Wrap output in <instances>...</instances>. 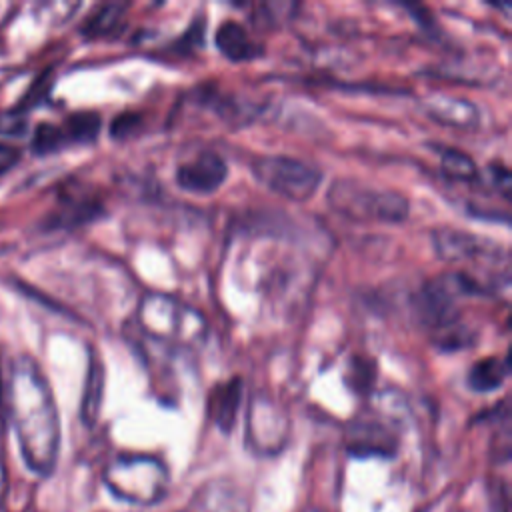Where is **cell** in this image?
Here are the masks:
<instances>
[{
  "mask_svg": "<svg viewBox=\"0 0 512 512\" xmlns=\"http://www.w3.org/2000/svg\"><path fill=\"white\" fill-rule=\"evenodd\" d=\"M0 402H2V376H0Z\"/></svg>",
  "mask_w": 512,
  "mask_h": 512,
  "instance_id": "24",
  "label": "cell"
},
{
  "mask_svg": "<svg viewBox=\"0 0 512 512\" xmlns=\"http://www.w3.org/2000/svg\"><path fill=\"white\" fill-rule=\"evenodd\" d=\"M10 398L24 464L38 476H50L60 448L58 410L46 380L28 358L14 366Z\"/></svg>",
  "mask_w": 512,
  "mask_h": 512,
  "instance_id": "1",
  "label": "cell"
},
{
  "mask_svg": "<svg viewBox=\"0 0 512 512\" xmlns=\"http://www.w3.org/2000/svg\"><path fill=\"white\" fill-rule=\"evenodd\" d=\"M440 166H442V172L450 180L476 182L480 178V172H478V166L474 164V160L468 154H464L462 150H456V148H448V150L442 152Z\"/></svg>",
  "mask_w": 512,
  "mask_h": 512,
  "instance_id": "16",
  "label": "cell"
},
{
  "mask_svg": "<svg viewBox=\"0 0 512 512\" xmlns=\"http://www.w3.org/2000/svg\"><path fill=\"white\" fill-rule=\"evenodd\" d=\"M4 492H6V472H4V466L0 462V500H2Z\"/></svg>",
  "mask_w": 512,
  "mask_h": 512,
  "instance_id": "23",
  "label": "cell"
},
{
  "mask_svg": "<svg viewBox=\"0 0 512 512\" xmlns=\"http://www.w3.org/2000/svg\"><path fill=\"white\" fill-rule=\"evenodd\" d=\"M508 360L488 356L478 360L468 372V386L474 392H492L502 386L508 376Z\"/></svg>",
  "mask_w": 512,
  "mask_h": 512,
  "instance_id": "13",
  "label": "cell"
},
{
  "mask_svg": "<svg viewBox=\"0 0 512 512\" xmlns=\"http://www.w3.org/2000/svg\"><path fill=\"white\" fill-rule=\"evenodd\" d=\"M64 146H68V142H66V136H64V130L60 124L42 122L36 126V130L32 134V150L36 154H50Z\"/></svg>",
  "mask_w": 512,
  "mask_h": 512,
  "instance_id": "17",
  "label": "cell"
},
{
  "mask_svg": "<svg viewBox=\"0 0 512 512\" xmlns=\"http://www.w3.org/2000/svg\"><path fill=\"white\" fill-rule=\"evenodd\" d=\"M100 122L96 112H74L60 126L68 144H90L100 132Z\"/></svg>",
  "mask_w": 512,
  "mask_h": 512,
  "instance_id": "14",
  "label": "cell"
},
{
  "mask_svg": "<svg viewBox=\"0 0 512 512\" xmlns=\"http://www.w3.org/2000/svg\"><path fill=\"white\" fill-rule=\"evenodd\" d=\"M490 180L504 198L510 196V172L504 166H490Z\"/></svg>",
  "mask_w": 512,
  "mask_h": 512,
  "instance_id": "21",
  "label": "cell"
},
{
  "mask_svg": "<svg viewBox=\"0 0 512 512\" xmlns=\"http://www.w3.org/2000/svg\"><path fill=\"white\" fill-rule=\"evenodd\" d=\"M350 374H352L350 386L358 392H368L376 376V366L372 360L356 356L350 360Z\"/></svg>",
  "mask_w": 512,
  "mask_h": 512,
  "instance_id": "18",
  "label": "cell"
},
{
  "mask_svg": "<svg viewBox=\"0 0 512 512\" xmlns=\"http://www.w3.org/2000/svg\"><path fill=\"white\" fill-rule=\"evenodd\" d=\"M330 208L354 222H402L408 218V198L396 190H378L354 178L332 182L328 196Z\"/></svg>",
  "mask_w": 512,
  "mask_h": 512,
  "instance_id": "2",
  "label": "cell"
},
{
  "mask_svg": "<svg viewBox=\"0 0 512 512\" xmlns=\"http://www.w3.org/2000/svg\"><path fill=\"white\" fill-rule=\"evenodd\" d=\"M18 160H20V148L0 142V174L10 170L12 166H16Z\"/></svg>",
  "mask_w": 512,
  "mask_h": 512,
  "instance_id": "22",
  "label": "cell"
},
{
  "mask_svg": "<svg viewBox=\"0 0 512 512\" xmlns=\"http://www.w3.org/2000/svg\"><path fill=\"white\" fill-rule=\"evenodd\" d=\"M252 172L268 190L294 202L312 198L322 182V174L316 166L288 156L256 158Z\"/></svg>",
  "mask_w": 512,
  "mask_h": 512,
  "instance_id": "4",
  "label": "cell"
},
{
  "mask_svg": "<svg viewBox=\"0 0 512 512\" xmlns=\"http://www.w3.org/2000/svg\"><path fill=\"white\" fill-rule=\"evenodd\" d=\"M100 212H102V204L94 198H68L46 216L44 226L50 230L74 228L94 220Z\"/></svg>",
  "mask_w": 512,
  "mask_h": 512,
  "instance_id": "10",
  "label": "cell"
},
{
  "mask_svg": "<svg viewBox=\"0 0 512 512\" xmlns=\"http://www.w3.org/2000/svg\"><path fill=\"white\" fill-rule=\"evenodd\" d=\"M140 122H142L140 114H136V112H124V114L116 116L114 122L110 124V134H112L114 138H118V140L128 138L130 134L136 132V128L140 126Z\"/></svg>",
  "mask_w": 512,
  "mask_h": 512,
  "instance_id": "20",
  "label": "cell"
},
{
  "mask_svg": "<svg viewBox=\"0 0 512 512\" xmlns=\"http://www.w3.org/2000/svg\"><path fill=\"white\" fill-rule=\"evenodd\" d=\"M214 42L218 50L232 62L254 60L256 56L262 54L260 46L250 38L244 26L238 24L236 20H224L214 34Z\"/></svg>",
  "mask_w": 512,
  "mask_h": 512,
  "instance_id": "9",
  "label": "cell"
},
{
  "mask_svg": "<svg viewBox=\"0 0 512 512\" xmlns=\"http://www.w3.org/2000/svg\"><path fill=\"white\" fill-rule=\"evenodd\" d=\"M226 174V160L214 150H202L192 160L176 168V184L188 192L210 194L222 186Z\"/></svg>",
  "mask_w": 512,
  "mask_h": 512,
  "instance_id": "6",
  "label": "cell"
},
{
  "mask_svg": "<svg viewBox=\"0 0 512 512\" xmlns=\"http://www.w3.org/2000/svg\"><path fill=\"white\" fill-rule=\"evenodd\" d=\"M50 84H52V72L50 70H46V72H42L32 84H30V88L26 90V94H24V98L18 102V106H16V112L14 114H22L24 110H28V108H32V106H36L46 94H48V90H50Z\"/></svg>",
  "mask_w": 512,
  "mask_h": 512,
  "instance_id": "19",
  "label": "cell"
},
{
  "mask_svg": "<svg viewBox=\"0 0 512 512\" xmlns=\"http://www.w3.org/2000/svg\"><path fill=\"white\" fill-rule=\"evenodd\" d=\"M242 394V382L238 378L218 386L210 396V416L222 432H230L236 420L238 404Z\"/></svg>",
  "mask_w": 512,
  "mask_h": 512,
  "instance_id": "12",
  "label": "cell"
},
{
  "mask_svg": "<svg viewBox=\"0 0 512 512\" xmlns=\"http://www.w3.org/2000/svg\"><path fill=\"white\" fill-rule=\"evenodd\" d=\"M348 452L360 458L366 456H394L398 448L396 434L378 420L360 418L348 426L346 432Z\"/></svg>",
  "mask_w": 512,
  "mask_h": 512,
  "instance_id": "7",
  "label": "cell"
},
{
  "mask_svg": "<svg viewBox=\"0 0 512 512\" xmlns=\"http://www.w3.org/2000/svg\"><path fill=\"white\" fill-rule=\"evenodd\" d=\"M424 110L430 118L440 124L456 126V128H474L480 122L478 108L466 98H452L444 94L428 96L424 102Z\"/></svg>",
  "mask_w": 512,
  "mask_h": 512,
  "instance_id": "8",
  "label": "cell"
},
{
  "mask_svg": "<svg viewBox=\"0 0 512 512\" xmlns=\"http://www.w3.org/2000/svg\"><path fill=\"white\" fill-rule=\"evenodd\" d=\"M104 482L118 500L150 506L164 498L168 472L160 460L150 456H118L104 470Z\"/></svg>",
  "mask_w": 512,
  "mask_h": 512,
  "instance_id": "3",
  "label": "cell"
},
{
  "mask_svg": "<svg viewBox=\"0 0 512 512\" xmlns=\"http://www.w3.org/2000/svg\"><path fill=\"white\" fill-rule=\"evenodd\" d=\"M126 8H128L126 4H118V2H108V4L98 6L90 14V18L84 22L82 34L88 36V38L110 34L120 24Z\"/></svg>",
  "mask_w": 512,
  "mask_h": 512,
  "instance_id": "15",
  "label": "cell"
},
{
  "mask_svg": "<svg viewBox=\"0 0 512 512\" xmlns=\"http://www.w3.org/2000/svg\"><path fill=\"white\" fill-rule=\"evenodd\" d=\"M434 250L442 260L462 262V260H480L490 258L496 260L502 248L490 238L456 230V228H436L432 232Z\"/></svg>",
  "mask_w": 512,
  "mask_h": 512,
  "instance_id": "5",
  "label": "cell"
},
{
  "mask_svg": "<svg viewBox=\"0 0 512 512\" xmlns=\"http://www.w3.org/2000/svg\"><path fill=\"white\" fill-rule=\"evenodd\" d=\"M102 396H104V364L96 350L90 352V362H88V372H86V382H84V392H82V402H80V416L86 426H92L98 420L100 406H102Z\"/></svg>",
  "mask_w": 512,
  "mask_h": 512,
  "instance_id": "11",
  "label": "cell"
}]
</instances>
